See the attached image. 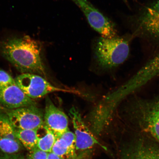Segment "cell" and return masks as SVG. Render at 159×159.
I'll return each mask as SVG.
<instances>
[{
	"mask_svg": "<svg viewBox=\"0 0 159 159\" xmlns=\"http://www.w3.org/2000/svg\"><path fill=\"white\" fill-rule=\"evenodd\" d=\"M44 123L57 137L61 136L69 130L68 117L55 106L49 97L45 99Z\"/></svg>",
	"mask_w": 159,
	"mask_h": 159,
	"instance_id": "obj_8",
	"label": "cell"
},
{
	"mask_svg": "<svg viewBox=\"0 0 159 159\" xmlns=\"http://www.w3.org/2000/svg\"><path fill=\"white\" fill-rule=\"evenodd\" d=\"M123 159H159V146L140 141L125 150Z\"/></svg>",
	"mask_w": 159,
	"mask_h": 159,
	"instance_id": "obj_11",
	"label": "cell"
},
{
	"mask_svg": "<svg viewBox=\"0 0 159 159\" xmlns=\"http://www.w3.org/2000/svg\"><path fill=\"white\" fill-rule=\"evenodd\" d=\"M47 159H61L59 157L52 152H49Z\"/></svg>",
	"mask_w": 159,
	"mask_h": 159,
	"instance_id": "obj_22",
	"label": "cell"
},
{
	"mask_svg": "<svg viewBox=\"0 0 159 159\" xmlns=\"http://www.w3.org/2000/svg\"><path fill=\"white\" fill-rule=\"evenodd\" d=\"M19 140L2 138L0 137V150L4 153L13 154L18 152L23 148Z\"/></svg>",
	"mask_w": 159,
	"mask_h": 159,
	"instance_id": "obj_17",
	"label": "cell"
},
{
	"mask_svg": "<svg viewBox=\"0 0 159 159\" xmlns=\"http://www.w3.org/2000/svg\"><path fill=\"white\" fill-rule=\"evenodd\" d=\"M61 159H78L77 155L73 153L64 139L57 137L52 152Z\"/></svg>",
	"mask_w": 159,
	"mask_h": 159,
	"instance_id": "obj_14",
	"label": "cell"
},
{
	"mask_svg": "<svg viewBox=\"0 0 159 159\" xmlns=\"http://www.w3.org/2000/svg\"><path fill=\"white\" fill-rule=\"evenodd\" d=\"M93 51L99 66L105 69L113 68L122 64L128 58L129 43L124 38L101 37L95 41Z\"/></svg>",
	"mask_w": 159,
	"mask_h": 159,
	"instance_id": "obj_2",
	"label": "cell"
},
{
	"mask_svg": "<svg viewBox=\"0 0 159 159\" xmlns=\"http://www.w3.org/2000/svg\"><path fill=\"white\" fill-rule=\"evenodd\" d=\"M0 110L7 115L16 129L37 130L44 124V113L36 105L15 109L0 106Z\"/></svg>",
	"mask_w": 159,
	"mask_h": 159,
	"instance_id": "obj_4",
	"label": "cell"
},
{
	"mask_svg": "<svg viewBox=\"0 0 159 159\" xmlns=\"http://www.w3.org/2000/svg\"><path fill=\"white\" fill-rule=\"evenodd\" d=\"M36 105L34 101L26 95L16 83L0 90V106L15 109Z\"/></svg>",
	"mask_w": 159,
	"mask_h": 159,
	"instance_id": "obj_9",
	"label": "cell"
},
{
	"mask_svg": "<svg viewBox=\"0 0 159 159\" xmlns=\"http://www.w3.org/2000/svg\"><path fill=\"white\" fill-rule=\"evenodd\" d=\"M59 137L64 139L71 151L74 153L77 154L75 150V136L74 133L70 131L69 129Z\"/></svg>",
	"mask_w": 159,
	"mask_h": 159,
	"instance_id": "obj_19",
	"label": "cell"
},
{
	"mask_svg": "<svg viewBox=\"0 0 159 159\" xmlns=\"http://www.w3.org/2000/svg\"><path fill=\"white\" fill-rule=\"evenodd\" d=\"M15 83V79L8 73L3 70L0 69V90Z\"/></svg>",
	"mask_w": 159,
	"mask_h": 159,
	"instance_id": "obj_18",
	"label": "cell"
},
{
	"mask_svg": "<svg viewBox=\"0 0 159 159\" xmlns=\"http://www.w3.org/2000/svg\"><path fill=\"white\" fill-rule=\"evenodd\" d=\"M48 153L40 150L37 147L29 152L27 159H47Z\"/></svg>",
	"mask_w": 159,
	"mask_h": 159,
	"instance_id": "obj_20",
	"label": "cell"
},
{
	"mask_svg": "<svg viewBox=\"0 0 159 159\" xmlns=\"http://www.w3.org/2000/svg\"><path fill=\"white\" fill-rule=\"evenodd\" d=\"M0 137L18 140L16 136L15 128L8 117L1 110H0Z\"/></svg>",
	"mask_w": 159,
	"mask_h": 159,
	"instance_id": "obj_16",
	"label": "cell"
},
{
	"mask_svg": "<svg viewBox=\"0 0 159 159\" xmlns=\"http://www.w3.org/2000/svg\"><path fill=\"white\" fill-rule=\"evenodd\" d=\"M0 159H25L21 156H16V155H12V156H9L7 155L3 157H0Z\"/></svg>",
	"mask_w": 159,
	"mask_h": 159,
	"instance_id": "obj_21",
	"label": "cell"
},
{
	"mask_svg": "<svg viewBox=\"0 0 159 159\" xmlns=\"http://www.w3.org/2000/svg\"><path fill=\"white\" fill-rule=\"evenodd\" d=\"M140 103L133 114L134 120L143 130L159 141V96Z\"/></svg>",
	"mask_w": 159,
	"mask_h": 159,
	"instance_id": "obj_5",
	"label": "cell"
},
{
	"mask_svg": "<svg viewBox=\"0 0 159 159\" xmlns=\"http://www.w3.org/2000/svg\"><path fill=\"white\" fill-rule=\"evenodd\" d=\"M43 47L28 35L6 36L0 39V55L22 73L46 76Z\"/></svg>",
	"mask_w": 159,
	"mask_h": 159,
	"instance_id": "obj_1",
	"label": "cell"
},
{
	"mask_svg": "<svg viewBox=\"0 0 159 159\" xmlns=\"http://www.w3.org/2000/svg\"><path fill=\"white\" fill-rule=\"evenodd\" d=\"M45 134L42 136H38L37 147L40 150L49 153L52 152L57 136L52 131L48 128L45 124L43 125Z\"/></svg>",
	"mask_w": 159,
	"mask_h": 159,
	"instance_id": "obj_15",
	"label": "cell"
},
{
	"mask_svg": "<svg viewBox=\"0 0 159 159\" xmlns=\"http://www.w3.org/2000/svg\"><path fill=\"white\" fill-rule=\"evenodd\" d=\"M139 25L145 34L159 40V0L145 10L139 17Z\"/></svg>",
	"mask_w": 159,
	"mask_h": 159,
	"instance_id": "obj_10",
	"label": "cell"
},
{
	"mask_svg": "<svg viewBox=\"0 0 159 159\" xmlns=\"http://www.w3.org/2000/svg\"><path fill=\"white\" fill-rule=\"evenodd\" d=\"M75 130L76 152H83L89 150L95 145H99L104 149L83 121L80 113L76 107H73L69 112ZM77 153V152H76Z\"/></svg>",
	"mask_w": 159,
	"mask_h": 159,
	"instance_id": "obj_7",
	"label": "cell"
},
{
	"mask_svg": "<svg viewBox=\"0 0 159 159\" xmlns=\"http://www.w3.org/2000/svg\"><path fill=\"white\" fill-rule=\"evenodd\" d=\"M159 75V53L145 64L135 74L139 84L144 85Z\"/></svg>",
	"mask_w": 159,
	"mask_h": 159,
	"instance_id": "obj_12",
	"label": "cell"
},
{
	"mask_svg": "<svg viewBox=\"0 0 159 159\" xmlns=\"http://www.w3.org/2000/svg\"><path fill=\"white\" fill-rule=\"evenodd\" d=\"M16 83L26 95L34 99L42 98L49 93L61 92L81 94L79 91L54 86L41 75L32 73H22L15 79Z\"/></svg>",
	"mask_w": 159,
	"mask_h": 159,
	"instance_id": "obj_3",
	"label": "cell"
},
{
	"mask_svg": "<svg viewBox=\"0 0 159 159\" xmlns=\"http://www.w3.org/2000/svg\"><path fill=\"white\" fill-rule=\"evenodd\" d=\"M80 7L92 28L101 37L112 38L117 36L115 25L87 0H71Z\"/></svg>",
	"mask_w": 159,
	"mask_h": 159,
	"instance_id": "obj_6",
	"label": "cell"
},
{
	"mask_svg": "<svg viewBox=\"0 0 159 159\" xmlns=\"http://www.w3.org/2000/svg\"><path fill=\"white\" fill-rule=\"evenodd\" d=\"M15 129L16 136L23 147L29 152L37 147V130Z\"/></svg>",
	"mask_w": 159,
	"mask_h": 159,
	"instance_id": "obj_13",
	"label": "cell"
}]
</instances>
